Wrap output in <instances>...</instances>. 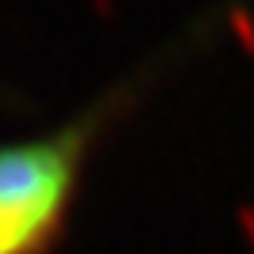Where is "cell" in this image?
Segmentation results:
<instances>
[{"instance_id":"1","label":"cell","mask_w":254,"mask_h":254,"mask_svg":"<svg viewBox=\"0 0 254 254\" xmlns=\"http://www.w3.org/2000/svg\"><path fill=\"white\" fill-rule=\"evenodd\" d=\"M126 95L114 91L46 133L0 144V254H53L72 224L91 156Z\"/></svg>"}]
</instances>
